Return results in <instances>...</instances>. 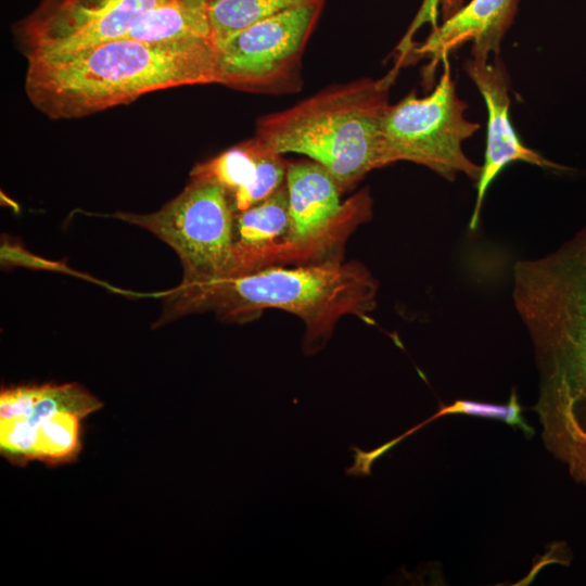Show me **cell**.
<instances>
[{"mask_svg": "<svg viewBox=\"0 0 586 586\" xmlns=\"http://www.w3.org/2000/svg\"><path fill=\"white\" fill-rule=\"evenodd\" d=\"M206 1V0H205Z\"/></svg>", "mask_w": 586, "mask_h": 586, "instance_id": "d6986e66", "label": "cell"}, {"mask_svg": "<svg viewBox=\"0 0 586 586\" xmlns=\"http://www.w3.org/2000/svg\"><path fill=\"white\" fill-rule=\"evenodd\" d=\"M463 4L464 0H423L409 34L412 35L423 23L428 22L433 24V28L436 27L438 10H441L444 21L456 13Z\"/></svg>", "mask_w": 586, "mask_h": 586, "instance_id": "ac0fdd59", "label": "cell"}, {"mask_svg": "<svg viewBox=\"0 0 586 586\" xmlns=\"http://www.w3.org/2000/svg\"><path fill=\"white\" fill-rule=\"evenodd\" d=\"M219 84L212 39L168 43L118 38L27 60L25 92L51 119L85 117L168 88Z\"/></svg>", "mask_w": 586, "mask_h": 586, "instance_id": "7a4b0ae2", "label": "cell"}, {"mask_svg": "<svg viewBox=\"0 0 586 586\" xmlns=\"http://www.w3.org/2000/svg\"><path fill=\"white\" fill-rule=\"evenodd\" d=\"M323 0L263 18L218 46L219 84L245 91L282 85L301 62Z\"/></svg>", "mask_w": 586, "mask_h": 586, "instance_id": "9c48e42d", "label": "cell"}, {"mask_svg": "<svg viewBox=\"0 0 586 586\" xmlns=\"http://www.w3.org/2000/svg\"><path fill=\"white\" fill-rule=\"evenodd\" d=\"M519 0H471L433 28L413 55L430 58L425 75L431 79L440 63L467 42L472 58L499 55L501 41L517 14Z\"/></svg>", "mask_w": 586, "mask_h": 586, "instance_id": "7c38bea8", "label": "cell"}, {"mask_svg": "<svg viewBox=\"0 0 586 586\" xmlns=\"http://www.w3.org/2000/svg\"><path fill=\"white\" fill-rule=\"evenodd\" d=\"M290 233V204L284 182L264 201L234 214L231 258L224 277L286 265Z\"/></svg>", "mask_w": 586, "mask_h": 586, "instance_id": "5bb4252c", "label": "cell"}, {"mask_svg": "<svg viewBox=\"0 0 586 586\" xmlns=\"http://www.w3.org/2000/svg\"><path fill=\"white\" fill-rule=\"evenodd\" d=\"M404 64L382 78L333 86L257 122L255 137L273 152L298 153L321 165L341 192L384 167L383 119Z\"/></svg>", "mask_w": 586, "mask_h": 586, "instance_id": "277c9868", "label": "cell"}, {"mask_svg": "<svg viewBox=\"0 0 586 586\" xmlns=\"http://www.w3.org/2000/svg\"><path fill=\"white\" fill-rule=\"evenodd\" d=\"M110 217L142 228L170 246L182 265L180 284L205 283L228 271L234 212L225 189L208 176L191 171L182 191L155 212H116Z\"/></svg>", "mask_w": 586, "mask_h": 586, "instance_id": "8992f818", "label": "cell"}, {"mask_svg": "<svg viewBox=\"0 0 586 586\" xmlns=\"http://www.w3.org/2000/svg\"><path fill=\"white\" fill-rule=\"evenodd\" d=\"M513 283L539 370L544 443L586 485V228L545 257L518 262Z\"/></svg>", "mask_w": 586, "mask_h": 586, "instance_id": "6da1fadb", "label": "cell"}, {"mask_svg": "<svg viewBox=\"0 0 586 586\" xmlns=\"http://www.w3.org/2000/svg\"><path fill=\"white\" fill-rule=\"evenodd\" d=\"M315 1L320 0H206V7L218 47L233 34L263 18Z\"/></svg>", "mask_w": 586, "mask_h": 586, "instance_id": "2e32d148", "label": "cell"}, {"mask_svg": "<svg viewBox=\"0 0 586 586\" xmlns=\"http://www.w3.org/2000/svg\"><path fill=\"white\" fill-rule=\"evenodd\" d=\"M122 38L151 43L215 41L205 0H170L152 8Z\"/></svg>", "mask_w": 586, "mask_h": 586, "instance_id": "9a60e30c", "label": "cell"}, {"mask_svg": "<svg viewBox=\"0 0 586 586\" xmlns=\"http://www.w3.org/2000/svg\"><path fill=\"white\" fill-rule=\"evenodd\" d=\"M464 71L483 97L488 116L484 162L476 181V200L469 224L470 230H474L487 190L507 165L525 162L555 170H566V167L545 158L520 140L510 117V77L499 55L492 62L471 58L466 62Z\"/></svg>", "mask_w": 586, "mask_h": 586, "instance_id": "8fae6325", "label": "cell"}, {"mask_svg": "<svg viewBox=\"0 0 586 586\" xmlns=\"http://www.w3.org/2000/svg\"><path fill=\"white\" fill-rule=\"evenodd\" d=\"M291 233L286 265L342 258L347 235L371 216L367 191L341 203L334 178L314 161L288 163Z\"/></svg>", "mask_w": 586, "mask_h": 586, "instance_id": "ba28073f", "label": "cell"}, {"mask_svg": "<svg viewBox=\"0 0 586 586\" xmlns=\"http://www.w3.org/2000/svg\"><path fill=\"white\" fill-rule=\"evenodd\" d=\"M448 413H462L473 417L500 420L509 425L521 428L526 434H533L532 428H530L523 420L521 415V406L514 392L510 396L509 402L504 405L459 399L450 406L441 408L434 416H432V418L434 420L437 417Z\"/></svg>", "mask_w": 586, "mask_h": 586, "instance_id": "e0dca14e", "label": "cell"}, {"mask_svg": "<svg viewBox=\"0 0 586 586\" xmlns=\"http://www.w3.org/2000/svg\"><path fill=\"white\" fill-rule=\"evenodd\" d=\"M170 0H40L13 26L26 60L122 38L148 10Z\"/></svg>", "mask_w": 586, "mask_h": 586, "instance_id": "30bf717a", "label": "cell"}, {"mask_svg": "<svg viewBox=\"0 0 586 586\" xmlns=\"http://www.w3.org/2000/svg\"><path fill=\"white\" fill-rule=\"evenodd\" d=\"M442 64L443 74L428 95L410 92L390 104L383 119V164L406 161L447 180L462 174L477 181L481 165L466 155L462 143L481 126L464 116L468 103L457 94L449 59Z\"/></svg>", "mask_w": 586, "mask_h": 586, "instance_id": "5b68a950", "label": "cell"}, {"mask_svg": "<svg viewBox=\"0 0 586 586\" xmlns=\"http://www.w3.org/2000/svg\"><path fill=\"white\" fill-rule=\"evenodd\" d=\"M288 163L282 154L268 149L254 136L198 164L192 171L216 180L237 214L264 201L284 184Z\"/></svg>", "mask_w": 586, "mask_h": 586, "instance_id": "4fadbf2b", "label": "cell"}, {"mask_svg": "<svg viewBox=\"0 0 586 586\" xmlns=\"http://www.w3.org/2000/svg\"><path fill=\"white\" fill-rule=\"evenodd\" d=\"M102 403L78 383L28 384L1 390L0 450L11 463L54 467L81 450V421Z\"/></svg>", "mask_w": 586, "mask_h": 586, "instance_id": "52a82bcc", "label": "cell"}, {"mask_svg": "<svg viewBox=\"0 0 586 586\" xmlns=\"http://www.w3.org/2000/svg\"><path fill=\"white\" fill-rule=\"evenodd\" d=\"M377 292L378 281L357 260L272 265L205 283L178 284L164 295L154 327L202 313L242 323L265 309H279L304 322L303 349L313 355L327 344L342 317L353 315L372 323Z\"/></svg>", "mask_w": 586, "mask_h": 586, "instance_id": "3957f363", "label": "cell"}]
</instances>
